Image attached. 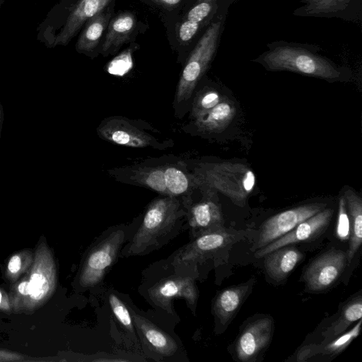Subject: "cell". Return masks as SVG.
<instances>
[{
	"instance_id": "8992f818",
	"label": "cell",
	"mask_w": 362,
	"mask_h": 362,
	"mask_svg": "<svg viewBox=\"0 0 362 362\" xmlns=\"http://www.w3.org/2000/svg\"><path fill=\"white\" fill-rule=\"evenodd\" d=\"M111 0H78L68 8L67 14L57 22L37 28V40L48 48L65 46L82 25L104 10Z\"/></svg>"
},
{
	"instance_id": "30bf717a",
	"label": "cell",
	"mask_w": 362,
	"mask_h": 362,
	"mask_svg": "<svg viewBox=\"0 0 362 362\" xmlns=\"http://www.w3.org/2000/svg\"><path fill=\"white\" fill-rule=\"evenodd\" d=\"M324 204H310L279 213L266 220L261 226L255 245L260 249L293 229L298 224L322 210Z\"/></svg>"
},
{
	"instance_id": "5bb4252c",
	"label": "cell",
	"mask_w": 362,
	"mask_h": 362,
	"mask_svg": "<svg viewBox=\"0 0 362 362\" xmlns=\"http://www.w3.org/2000/svg\"><path fill=\"white\" fill-rule=\"evenodd\" d=\"M148 295L157 305L169 310L172 300L184 298L190 306H195L198 292L194 280L190 277L170 276L161 279L148 290Z\"/></svg>"
},
{
	"instance_id": "3957f363",
	"label": "cell",
	"mask_w": 362,
	"mask_h": 362,
	"mask_svg": "<svg viewBox=\"0 0 362 362\" xmlns=\"http://www.w3.org/2000/svg\"><path fill=\"white\" fill-rule=\"evenodd\" d=\"M255 62L272 71H289L326 80L340 78L341 72L329 59L311 50L308 45L275 42Z\"/></svg>"
},
{
	"instance_id": "e0dca14e",
	"label": "cell",
	"mask_w": 362,
	"mask_h": 362,
	"mask_svg": "<svg viewBox=\"0 0 362 362\" xmlns=\"http://www.w3.org/2000/svg\"><path fill=\"white\" fill-rule=\"evenodd\" d=\"M188 221L197 236L205 231L221 228L223 219L219 206L212 200L205 199L190 206Z\"/></svg>"
},
{
	"instance_id": "9a60e30c",
	"label": "cell",
	"mask_w": 362,
	"mask_h": 362,
	"mask_svg": "<svg viewBox=\"0 0 362 362\" xmlns=\"http://www.w3.org/2000/svg\"><path fill=\"white\" fill-rule=\"evenodd\" d=\"M293 14L305 17L340 18L354 21L360 17L362 0H300Z\"/></svg>"
},
{
	"instance_id": "f1b7e54d",
	"label": "cell",
	"mask_w": 362,
	"mask_h": 362,
	"mask_svg": "<svg viewBox=\"0 0 362 362\" xmlns=\"http://www.w3.org/2000/svg\"><path fill=\"white\" fill-rule=\"evenodd\" d=\"M223 97L214 89H206L197 95L193 102L192 116L199 119L218 105Z\"/></svg>"
},
{
	"instance_id": "83f0119b",
	"label": "cell",
	"mask_w": 362,
	"mask_h": 362,
	"mask_svg": "<svg viewBox=\"0 0 362 362\" xmlns=\"http://www.w3.org/2000/svg\"><path fill=\"white\" fill-rule=\"evenodd\" d=\"M33 259L34 253L29 250H21L10 257L6 264L5 276L11 284L28 271Z\"/></svg>"
},
{
	"instance_id": "1f68e13d",
	"label": "cell",
	"mask_w": 362,
	"mask_h": 362,
	"mask_svg": "<svg viewBox=\"0 0 362 362\" xmlns=\"http://www.w3.org/2000/svg\"><path fill=\"white\" fill-rule=\"evenodd\" d=\"M47 361L45 358H35L8 349H0V362Z\"/></svg>"
},
{
	"instance_id": "52a82bcc",
	"label": "cell",
	"mask_w": 362,
	"mask_h": 362,
	"mask_svg": "<svg viewBox=\"0 0 362 362\" xmlns=\"http://www.w3.org/2000/svg\"><path fill=\"white\" fill-rule=\"evenodd\" d=\"M221 22L213 23L199 39L192 52L180 78L176 103L180 105L192 96L198 81L206 71L216 51Z\"/></svg>"
},
{
	"instance_id": "ffe728a7",
	"label": "cell",
	"mask_w": 362,
	"mask_h": 362,
	"mask_svg": "<svg viewBox=\"0 0 362 362\" xmlns=\"http://www.w3.org/2000/svg\"><path fill=\"white\" fill-rule=\"evenodd\" d=\"M236 108L233 102L223 100L203 117L195 119V124L203 132L214 133L224 130L233 119Z\"/></svg>"
},
{
	"instance_id": "7402d4cb",
	"label": "cell",
	"mask_w": 362,
	"mask_h": 362,
	"mask_svg": "<svg viewBox=\"0 0 362 362\" xmlns=\"http://www.w3.org/2000/svg\"><path fill=\"white\" fill-rule=\"evenodd\" d=\"M361 319L349 331L325 344H310L303 346L298 354L297 361H304L315 355H336L344 351L356 339L359 333Z\"/></svg>"
},
{
	"instance_id": "5b68a950",
	"label": "cell",
	"mask_w": 362,
	"mask_h": 362,
	"mask_svg": "<svg viewBox=\"0 0 362 362\" xmlns=\"http://www.w3.org/2000/svg\"><path fill=\"white\" fill-rule=\"evenodd\" d=\"M182 214L177 197L163 196L153 200L130 243L127 254L144 253L173 228Z\"/></svg>"
},
{
	"instance_id": "e575fe53",
	"label": "cell",
	"mask_w": 362,
	"mask_h": 362,
	"mask_svg": "<svg viewBox=\"0 0 362 362\" xmlns=\"http://www.w3.org/2000/svg\"><path fill=\"white\" fill-rule=\"evenodd\" d=\"M3 118H4L3 107H2L1 104L0 103V136H1L2 123H3Z\"/></svg>"
},
{
	"instance_id": "7a4b0ae2",
	"label": "cell",
	"mask_w": 362,
	"mask_h": 362,
	"mask_svg": "<svg viewBox=\"0 0 362 362\" xmlns=\"http://www.w3.org/2000/svg\"><path fill=\"white\" fill-rule=\"evenodd\" d=\"M110 173L122 182L144 187L163 196L189 195L199 185L195 174L189 173L181 161L128 166L111 170Z\"/></svg>"
},
{
	"instance_id": "603a6c76",
	"label": "cell",
	"mask_w": 362,
	"mask_h": 362,
	"mask_svg": "<svg viewBox=\"0 0 362 362\" xmlns=\"http://www.w3.org/2000/svg\"><path fill=\"white\" fill-rule=\"evenodd\" d=\"M248 284L228 288L216 297L214 305L215 315L223 324L228 322L242 305L247 295Z\"/></svg>"
},
{
	"instance_id": "8fae6325",
	"label": "cell",
	"mask_w": 362,
	"mask_h": 362,
	"mask_svg": "<svg viewBox=\"0 0 362 362\" xmlns=\"http://www.w3.org/2000/svg\"><path fill=\"white\" fill-rule=\"evenodd\" d=\"M346 262V254L341 250H332L319 256L305 272L307 287L313 291L328 288L340 276Z\"/></svg>"
},
{
	"instance_id": "d6986e66",
	"label": "cell",
	"mask_w": 362,
	"mask_h": 362,
	"mask_svg": "<svg viewBox=\"0 0 362 362\" xmlns=\"http://www.w3.org/2000/svg\"><path fill=\"white\" fill-rule=\"evenodd\" d=\"M133 320L135 327L157 353L170 356L177 351L176 341L160 328L139 315L134 314Z\"/></svg>"
},
{
	"instance_id": "d590c367",
	"label": "cell",
	"mask_w": 362,
	"mask_h": 362,
	"mask_svg": "<svg viewBox=\"0 0 362 362\" xmlns=\"http://www.w3.org/2000/svg\"><path fill=\"white\" fill-rule=\"evenodd\" d=\"M5 2V0H0V7L2 6V4Z\"/></svg>"
},
{
	"instance_id": "44dd1931",
	"label": "cell",
	"mask_w": 362,
	"mask_h": 362,
	"mask_svg": "<svg viewBox=\"0 0 362 362\" xmlns=\"http://www.w3.org/2000/svg\"><path fill=\"white\" fill-rule=\"evenodd\" d=\"M136 25L133 13L127 11L120 13L108 23L107 32L102 47L105 54L110 49L115 50L127 41Z\"/></svg>"
},
{
	"instance_id": "9c48e42d",
	"label": "cell",
	"mask_w": 362,
	"mask_h": 362,
	"mask_svg": "<svg viewBox=\"0 0 362 362\" xmlns=\"http://www.w3.org/2000/svg\"><path fill=\"white\" fill-rule=\"evenodd\" d=\"M124 240V233L117 230L95 244L88 252L82 264L78 283L83 288H90L100 283L116 261Z\"/></svg>"
},
{
	"instance_id": "4316f807",
	"label": "cell",
	"mask_w": 362,
	"mask_h": 362,
	"mask_svg": "<svg viewBox=\"0 0 362 362\" xmlns=\"http://www.w3.org/2000/svg\"><path fill=\"white\" fill-rule=\"evenodd\" d=\"M215 0H199L188 11L185 20L179 28V37L182 42L190 40L197 33L199 24L212 9Z\"/></svg>"
},
{
	"instance_id": "d6a6232c",
	"label": "cell",
	"mask_w": 362,
	"mask_h": 362,
	"mask_svg": "<svg viewBox=\"0 0 362 362\" xmlns=\"http://www.w3.org/2000/svg\"><path fill=\"white\" fill-rule=\"evenodd\" d=\"M0 310L12 313L9 295L1 288H0Z\"/></svg>"
},
{
	"instance_id": "4fadbf2b",
	"label": "cell",
	"mask_w": 362,
	"mask_h": 362,
	"mask_svg": "<svg viewBox=\"0 0 362 362\" xmlns=\"http://www.w3.org/2000/svg\"><path fill=\"white\" fill-rule=\"evenodd\" d=\"M236 238L222 227L202 233L179 252L174 264L181 265L198 262L231 243Z\"/></svg>"
},
{
	"instance_id": "7c38bea8",
	"label": "cell",
	"mask_w": 362,
	"mask_h": 362,
	"mask_svg": "<svg viewBox=\"0 0 362 362\" xmlns=\"http://www.w3.org/2000/svg\"><path fill=\"white\" fill-rule=\"evenodd\" d=\"M332 214V209H323L298 224L288 233L259 249L255 253V257H262L280 247L307 241L318 236L327 228Z\"/></svg>"
},
{
	"instance_id": "4dcf8cb0",
	"label": "cell",
	"mask_w": 362,
	"mask_h": 362,
	"mask_svg": "<svg viewBox=\"0 0 362 362\" xmlns=\"http://www.w3.org/2000/svg\"><path fill=\"white\" fill-rule=\"evenodd\" d=\"M336 232L337 237L341 240H346L350 238V217L347 212V208L344 197H341L339 199Z\"/></svg>"
},
{
	"instance_id": "f546056e",
	"label": "cell",
	"mask_w": 362,
	"mask_h": 362,
	"mask_svg": "<svg viewBox=\"0 0 362 362\" xmlns=\"http://www.w3.org/2000/svg\"><path fill=\"white\" fill-rule=\"evenodd\" d=\"M108 301L119 322L130 332H134V322L125 304L115 294H110Z\"/></svg>"
},
{
	"instance_id": "484cf974",
	"label": "cell",
	"mask_w": 362,
	"mask_h": 362,
	"mask_svg": "<svg viewBox=\"0 0 362 362\" xmlns=\"http://www.w3.org/2000/svg\"><path fill=\"white\" fill-rule=\"evenodd\" d=\"M362 317V300L361 296L346 304L339 317L322 332L323 339L320 344H325L337 337L353 323Z\"/></svg>"
},
{
	"instance_id": "836d02e7",
	"label": "cell",
	"mask_w": 362,
	"mask_h": 362,
	"mask_svg": "<svg viewBox=\"0 0 362 362\" xmlns=\"http://www.w3.org/2000/svg\"><path fill=\"white\" fill-rule=\"evenodd\" d=\"M156 3L165 6H173L178 4L181 0H152Z\"/></svg>"
},
{
	"instance_id": "2e32d148",
	"label": "cell",
	"mask_w": 362,
	"mask_h": 362,
	"mask_svg": "<svg viewBox=\"0 0 362 362\" xmlns=\"http://www.w3.org/2000/svg\"><path fill=\"white\" fill-rule=\"evenodd\" d=\"M272 335V322L261 318L250 324L241 333L235 344L238 358L249 361L257 357L269 344Z\"/></svg>"
},
{
	"instance_id": "277c9868",
	"label": "cell",
	"mask_w": 362,
	"mask_h": 362,
	"mask_svg": "<svg viewBox=\"0 0 362 362\" xmlns=\"http://www.w3.org/2000/svg\"><path fill=\"white\" fill-rule=\"evenodd\" d=\"M195 174L199 185L221 192L235 204L243 206L252 191L256 177L247 165L240 163H204Z\"/></svg>"
},
{
	"instance_id": "d4e9b609",
	"label": "cell",
	"mask_w": 362,
	"mask_h": 362,
	"mask_svg": "<svg viewBox=\"0 0 362 362\" xmlns=\"http://www.w3.org/2000/svg\"><path fill=\"white\" fill-rule=\"evenodd\" d=\"M110 16L109 13L103 10L86 23L85 28L76 44V49L78 52H88L95 48L109 23Z\"/></svg>"
},
{
	"instance_id": "ac0fdd59",
	"label": "cell",
	"mask_w": 362,
	"mask_h": 362,
	"mask_svg": "<svg viewBox=\"0 0 362 362\" xmlns=\"http://www.w3.org/2000/svg\"><path fill=\"white\" fill-rule=\"evenodd\" d=\"M264 267L268 275L276 280L286 279L303 257L302 253L295 247L286 246L265 255Z\"/></svg>"
},
{
	"instance_id": "ba28073f",
	"label": "cell",
	"mask_w": 362,
	"mask_h": 362,
	"mask_svg": "<svg viewBox=\"0 0 362 362\" xmlns=\"http://www.w3.org/2000/svg\"><path fill=\"white\" fill-rule=\"evenodd\" d=\"M150 129L144 123L115 116L102 121L97 132L100 137L110 143L127 147L163 149L173 145L170 140L160 141Z\"/></svg>"
},
{
	"instance_id": "cb8c5ba5",
	"label": "cell",
	"mask_w": 362,
	"mask_h": 362,
	"mask_svg": "<svg viewBox=\"0 0 362 362\" xmlns=\"http://www.w3.org/2000/svg\"><path fill=\"white\" fill-rule=\"evenodd\" d=\"M344 198L351 221L349 247L346 253L347 262L349 263L362 243V200L351 189L345 192Z\"/></svg>"
},
{
	"instance_id": "6da1fadb",
	"label": "cell",
	"mask_w": 362,
	"mask_h": 362,
	"mask_svg": "<svg viewBox=\"0 0 362 362\" xmlns=\"http://www.w3.org/2000/svg\"><path fill=\"white\" fill-rule=\"evenodd\" d=\"M57 284L54 255L45 238L42 236L34 252L30 268L12 284L9 296L11 301L20 307L19 314L30 315L52 298Z\"/></svg>"
}]
</instances>
